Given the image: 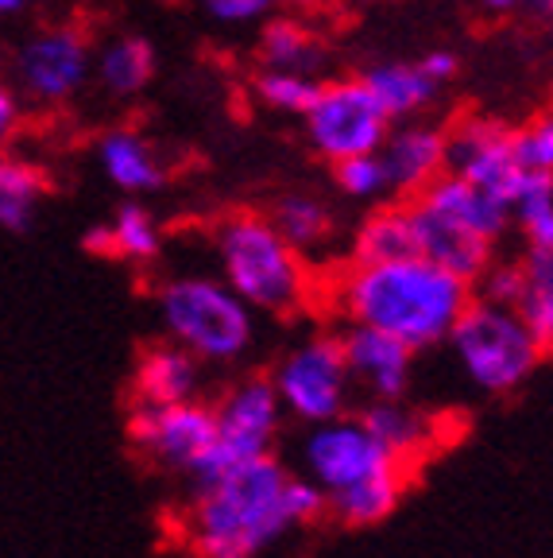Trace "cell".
Returning <instances> with one entry per match:
<instances>
[{
    "label": "cell",
    "instance_id": "obj_1",
    "mask_svg": "<svg viewBox=\"0 0 553 558\" xmlns=\"http://www.w3.org/2000/svg\"><path fill=\"white\" fill-rule=\"evenodd\" d=\"M472 288L438 264L410 256L391 264H348L333 283L341 323L391 333L415 353L445 345Z\"/></svg>",
    "mask_w": 553,
    "mask_h": 558
},
{
    "label": "cell",
    "instance_id": "obj_2",
    "mask_svg": "<svg viewBox=\"0 0 553 558\" xmlns=\"http://www.w3.org/2000/svg\"><path fill=\"white\" fill-rule=\"evenodd\" d=\"M291 465L279 453L244 462L194 488L186 532L194 558H263L298 527L286 500Z\"/></svg>",
    "mask_w": 553,
    "mask_h": 558
},
{
    "label": "cell",
    "instance_id": "obj_3",
    "mask_svg": "<svg viewBox=\"0 0 553 558\" xmlns=\"http://www.w3.org/2000/svg\"><path fill=\"white\" fill-rule=\"evenodd\" d=\"M217 260V279L268 318H291L314 303L310 264L275 233L268 214L233 209L213 226L209 236Z\"/></svg>",
    "mask_w": 553,
    "mask_h": 558
},
{
    "label": "cell",
    "instance_id": "obj_4",
    "mask_svg": "<svg viewBox=\"0 0 553 558\" xmlns=\"http://www.w3.org/2000/svg\"><path fill=\"white\" fill-rule=\"evenodd\" d=\"M159 326L201 365H236L260 341V314L209 271H179L156 291Z\"/></svg>",
    "mask_w": 553,
    "mask_h": 558
},
{
    "label": "cell",
    "instance_id": "obj_5",
    "mask_svg": "<svg viewBox=\"0 0 553 558\" xmlns=\"http://www.w3.org/2000/svg\"><path fill=\"white\" fill-rule=\"evenodd\" d=\"M445 345L453 349L468 384L484 396H515L534 380L545 361V349L530 338V330L507 306L484 303L476 295L453 323Z\"/></svg>",
    "mask_w": 553,
    "mask_h": 558
},
{
    "label": "cell",
    "instance_id": "obj_6",
    "mask_svg": "<svg viewBox=\"0 0 553 558\" xmlns=\"http://www.w3.org/2000/svg\"><path fill=\"white\" fill-rule=\"evenodd\" d=\"M283 418L286 415H283V408H279V396L268 376H260V373L241 376V380L213 403V442L201 453V462L186 473L191 485L206 488V485H213L217 477H225L229 470H236V465L275 453Z\"/></svg>",
    "mask_w": 553,
    "mask_h": 558
},
{
    "label": "cell",
    "instance_id": "obj_7",
    "mask_svg": "<svg viewBox=\"0 0 553 558\" xmlns=\"http://www.w3.org/2000/svg\"><path fill=\"white\" fill-rule=\"evenodd\" d=\"M271 388L279 396L283 415L298 418L306 427L348 415L353 403V380H348L345 357H341L337 333H310L291 345L271 368Z\"/></svg>",
    "mask_w": 553,
    "mask_h": 558
},
{
    "label": "cell",
    "instance_id": "obj_8",
    "mask_svg": "<svg viewBox=\"0 0 553 558\" xmlns=\"http://www.w3.org/2000/svg\"><path fill=\"white\" fill-rule=\"evenodd\" d=\"M303 129L314 156L333 167L341 159L380 151L391 121L360 78H333L321 82L314 105L303 113Z\"/></svg>",
    "mask_w": 553,
    "mask_h": 558
},
{
    "label": "cell",
    "instance_id": "obj_9",
    "mask_svg": "<svg viewBox=\"0 0 553 558\" xmlns=\"http://www.w3.org/2000/svg\"><path fill=\"white\" fill-rule=\"evenodd\" d=\"M298 477L314 481V485L333 497L345 488L360 485L368 477H380L388 470H407L398 465L356 415H337L329 423H314L306 427V435L298 438V453H294Z\"/></svg>",
    "mask_w": 553,
    "mask_h": 558
},
{
    "label": "cell",
    "instance_id": "obj_10",
    "mask_svg": "<svg viewBox=\"0 0 553 558\" xmlns=\"http://www.w3.org/2000/svg\"><path fill=\"white\" fill-rule=\"evenodd\" d=\"M94 78V47L78 27L32 32L12 54L16 97L35 105H70Z\"/></svg>",
    "mask_w": 553,
    "mask_h": 558
},
{
    "label": "cell",
    "instance_id": "obj_11",
    "mask_svg": "<svg viewBox=\"0 0 553 558\" xmlns=\"http://www.w3.org/2000/svg\"><path fill=\"white\" fill-rule=\"evenodd\" d=\"M128 442L163 470L191 473L213 442V403H136L128 415Z\"/></svg>",
    "mask_w": 553,
    "mask_h": 558
},
{
    "label": "cell",
    "instance_id": "obj_12",
    "mask_svg": "<svg viewBox=\"0 0 553 558\" xmlns=\"http://www.w3.org/2000/svg\"><path fill=\"white\" fill-rule=\"evenodd\" d=\"M445 171L472 183L476 191L495 194L507 206L527 183V171H519L511 156V129L492 117H465L445 129Z\"/></svg>",
    "mask_w": 553,
    "mask_h": 558
},
{
    "label": "cell",
    "instance_id": "obj_13",
    "mask_svg": "<svg viewBox=\"0 0 553 558\" xmlns=\"http://www.w3.org/2000/svg\"><path fill=\"white\" fill-rule=\"evenodd\" d=\"M337 341L353 388H360L368 400H407L415 384V349H407L391 333L348 323L337 330Z\"/></svg>",
    "mask_w": 553,
    "mask_h": 558
},
{
    "label": "cell",
    "instance_id": "obj_14",
    "mask_svg": "<svg viewBox=\"0 0 553 558\" xmlns=\"http://www.w3.org/2000/svg\"><path fill=\"white\" fill-rule=\"evenodd\" d=\"M376 156L383 163L391 194H398V198L407 202L418 198L438 174H445V124H426V121L391 124Z\"/></svg>",
    "mask_w": 553,
    "mask_h": 558
},
{
    "label": "cell",
    "instance_id": "obj_15",
    "mask_svg": "<svg viewBox=\"0 0 553 558\" xmlns=\"http://www.w3.org/2000/svg\"><path fill=\"white\" fill-rule=\"evenodd\" d=\"M407 209H410V229H415L418 256L438 264L441 271H450V276H457L460 283L472 288L476 279L488 271V264L495 260V244H488L484 236L460 229L457 221L441 218V214L426 209L422 202H415V198L407 202Z\"/></svg>",
    "mask_w": 553,
    "mask_h": 558
},
{
    "label": "cell",
    "instance_id": "obj_16",
    "mask_svg": "<svg viewBox=\"0 0 553 558\" xmlns=\"http://www.w3.org/2000/svg\"><path fill=\"white\" fill-rule=\"evenodd\" d=\"M415 202H422L426 209H433V214H441V218L457 221V226L468 229V233L484 236L488 244H500L503 236L511 233L507 202L495 198V194H488V191H476L472 183L457 179L453 171L438 174Z\"/></svg>",
    "mask_w": 553,
    "mask_h": 558
},
{
    "label": "cell",
    "instance_id": "obj_17",
    "mask_svg": "<svg viewBox=\"0 0 553 558\" xmlns=\"http://www.w3.org/2000/svg\"><path fill=\"white\" fill-rule=\"evenodd\" d=\"M132 392L136 403H186L198 400L201 392V361L174 341H156L139 353L136 368H132Z\"/></svg>",
    "mask_w": 553,
    "mask_h": 558
},
{
    "label": "cell",
    "instance_id": "obj_18",
    "mask_svg": "<svg viewBox=\"0 0 553 558\" xmlns=\"http://www.w3.org/2000/svg\"><path fill=\"white\" fill-rule=\"evenodd\" d=\"M97 159H101L105 179L121 186L124 194L139 198V194H156L167 186V163L159 148L136 129H109L97 144Z\"/></svg>",
    "mask_w": 553,
    "mask_h": 558
},
{
    "label": "cell",
    "instance_id": "obj_19",
    "mask_svg": "<svg viewBox=\"0 0 553 558\" xmlns=\"http://www.w3.org/2000/svg\"><path fill=\"white\" fill-rule=\"evenodd\" d=\"M360 82L368 86V94L380 101V109L388 113L391 124L418 121V117L441 97V86H433V82L426 78L422 70H418V62H403V59L372 62V66L360 74Z\"/></svg>",
    "mask_w": 553,
    "mask_h": 558
},
{
    "label": "cell",
    "instance_id": "obj_20",
    "mask_svg": "<svg viewBox=\"0 0 553 558\" xmlns=\"http://www.w3.org/2000/svg\"><path fill=\"white\" fill-rule=\"evenodd\" d=\"M268 221L303 260L306 256H318L321 248H329L333 236H337V214H333V206L314 191L279 194V198L271 202Z\"/></svg>",
    "mask_w": 553,
    "mask_h": 558
},
{
    "label": "cell",
    "instance_id": "obj_21",
    "mask_svg": "<svg viewBox=\"0 0 553 558\" xmlns=\"http://www.w3.org/2000/svg\"><path fill=\"white\" fill-rule=\"evenodd\" d=\"M356 418L398 465L418 462L438 442V427L430 423V415H422V411L403 400H372Z\"/></svg>",
    "mask_w": 553,
    "mask_h": 558
},
{
    "label": "cell",
    "instance_id": "obj_22",
    "mask_svg": "<svg viewBox=\"0 0 553 558\" xmlns=\"http://www.w3.org/2000/svg\"><path fill=\"white\" fill-rule=\"evenodd\" d=\"M260 62L263 70H286V74L321 78V70L329 62V47L306 20L279 16L268 20L260 32Z\"/></svg>",
    "mask_w": 553,
    "mask_h": 558
},
{
    "label": "cell",
    "instance_id": "obj_23",
    "mask_svg": "<svg viewBox=\"0 0 553 558\" xmlns=\"http://www.w3.org/2000/svg\"><path fill=\"white\" fill-rule=\"evenodd\" d=\"M156 62V47L147 44L144 35H113L94 54V78L113 101H128L151 86Z\"/></svg>",
    "mask_w": 553,
    "mask_h": 558
},
{
    "label": "cell",
    "instance_id": "obj_24",
    "mask_svg": "<svg viewBox=\"0 0 553 558\" xmlns=\"http://www.w3.org/2000/svg\"><path fill=\"white\" fill-rule=\"evenodd\" d=\"M348 256H353V264H391V260H410V256H418L407 202L372 209V214L356 226L353 253Z\"/></svg>",
    "mask_w": 553,
    "mask_h": 558
},
{
    "label": "cell",
    "instance_id": "obj_25",
    "mask_svg": "<svg viewBox=\"0 0 553 558\" xmlns=\"http://www.w3.org/2000/svg\"><path fill=\"white\" fill-rule=\"evenodd\" d=\"M523 288L511 303V314L530 330V338L550 353L553 345V253L550 248H527L519 256Z\"/></svg>",
    "mask_w": 553,
    "mask_h": 558
},
{
    "label": "cell",
    "instance_id": "obj_26",
    "mask_svg": "<svg viewBox=\"0 0 553 558\" xmlns=\"http://www.w3.org/2000/svg\"><path fill=\"white\" fill-rule=\"evenodd\" d=\"M403 488H407V470H388L380 477H368L345 493L325 497V512H333L341 527H372L395 512Z\"/></svg>",
    "mask_w": 553,
    "mask_h": 558
},
{
    "label": "cell",
    "instance_id": "obj_27",
    "mask_svg": "<svg viewBox=\"0 0 553 558\" xmlns=\"http://www.w3.org/2000/svg\"><path fill=\"white\" fill-rule=\"evenodd\" d=\"M47 194V174L20 156L0 148V229L27 233L35 226L39 202Z\"/></svg>",
    "mask_w": 553,
    "mask_h": 558
},
{
    "label": "cell",
    "instance_id": "obj_28",
    "mask_svg": "<svg viewBox=\"0 0 553 558\" xmlns=\"http://www.w3.org/2000/svg\"><path fill=\"white\" fill-rule=\"evenodd\" d=\"M109 236H113V256H121V260L151 264L163 256V229H159L156 214L136 198L116 206L113 221H109Z\"/></svg>",
    "mask_w": 553,
    "mask_h": 558
},
{
    "label": "cell",
    "instance_id": "obj_29",
    "mask_svg": "<svg viewBox=\"0 0 553 558\" xmlns=\"http://www.w3.org/2000/svg\"><path fill=\"white\" fill-rule=\"evenodd\" d=\"M511 229H519L527 248L553 253V174H527L511 198Z\"/></svg>",
    "mask_w": 553,
    "mask_h": 558
},
{
    "label": "cell",
    "instance_id": "obj_30",
    "mask_svg": "<svg viewBox=\"0 0 553 558\" xmlns=\"http://www.w3.org/2000/svg\"><path fill=\"white\" fill-rule=\"evenodd\" d=\"M321 89V78H306V74H286V70H260L251 82L256 101L268 105L271 113L283 117H303L314 105Z\"/></svg>",
    "mask_w": 553,
    "mask_h": 558
},
{
    "label": "cell",
    "instance_id": "obj_31",
    "mask_svg": "<svg viewBox=\"0 0 553 558\" xmlns=\"http://www.w3.org/2000/svg\"><path fill=\"white\" fill-rule=\"evenodd\" d=\"M333 186L345 194L348 202H383L391 194L388 174H383L380 156H353L333 163Z\"/></svg>",
    "mask_w": 553,
    "mask_h": 558
},
{
    "label": "cell",
    "instance_id": "obj_32",
    "mask_svg": "<svg viewBox=\"0 0 553 558\" xmlns=\"http://www.w3.org/2000/svg\"><path fill=\"white\" fill-rule=\"evenodd\" d=\"M511 156L527 174H550L553 171V121L550 113L530 117L527 124L511 129Z\"/></svg>",
    "mask_w": 553,
    "mask_h": 558
},
{
    "label": "cell",
    "instance_id": "obj_33",
    "mask_svg": "<svg viewBox=\"0 0 553 558\" xmlns=\"http://www.w3.org/2000/svg\"><path fill=\"white\" fill-rule=\"evenodd\" d=\"M519 288H523V271H519V260H492L488 271L472 283V295L484 299V303H495V306H507L519 299Z\"/></svg>",
    "mask_w": 553,
    "mask_h": 558
},
{
    "label": "cell",
    "instance_id": "obj_34",
    "mask_svg": "<svg viewBox=\"0 0 553 558\" xmlns=\"http://www.w3.org/2000/svg\"><path fill=\"white\" fill-rule=\"evenodd\" d=\"M275 4L279 0H201V9H206L217 24H233V27L256 24V20L268 16Z\"/></svg>",
    "mask_w": 553,
    "mask_h": 558
},
{
    "label": "cell",
    "instance_id": "obj_35",
    "mask_svg": "<svg viewBox=\"0 0 553 558\" xmlns=\"http://www.w3.org/2000/svg\"><path fill=\"white\" fill-rule=\"evenodd\" d=\"M418 70H422L426 78L433 82V86H450L453 78H457V70H460V59L453 51H445V47H438V51H426L422 59H415Z\"/></svg>",
    "mask_w": 553,
    "mask_h": 558
},
{
    "label": "cell",
    "instance_id": "obj_36",
    "mask_svg": "<svg viewBox=\"0 0 553 558\" xmlns=\"http://www.w3.org/2000/svg\"><path fill=\"white\" fill-rule=\"evenodd\" d=\"M16 129H20V97L16 89L0 82V148L16 136Z\"/></svg>",
    "mask_w": 553,
    "mask_h": 558
},
{
    "label": "cell",
    "instance_id": "obj_37",
    "mask_svg": "<svg viewBox=\"0 0 553 558\" xmlns=\"http://www.w3.org/2000/svg\"><path fill=\"white\" fill-rule=\"evenodd\" d=\"M82 244H86L89 253L113 256V236H109V226H94V229H86V236H82Z\"/></svg>",
    "mask_w": 553,
    "mask_h": 558
},
{
    "label": "cell",
    "instance_id": "obj_38",
    "mask_svg": "<svg viewBox=\"0 0 553 558\" xmlns=\"http://www.w3.org/2000/svg\"><path fill=\"white\" fill-rule=\"evenodd\" d=\"M476 9L492 12V16H511V12H519V0H472Z\"/></svg>",
    "mask_w": 553,
    "mask_h": 558
},
{
    "label": "cell",
    "instance_id": "obj_39",
    "mask_svg": "<svg viewBox=\"0 0 553 558\" xmlns=\"http://www.w3.org/2000/svg\"><path fill=\"white\" fill-rule=\"evenodd\" d=\"M519 9H527L530 16H534V12H538V20H550L553 0H519Z\"/></svg>",
    "mask_w": 553,
    "mask_h": 558
},
{
    "label": "cell",
    "instance_id": "obj_40",
    "mask_svg": "<svg viewBox=\"0 0 553 558\" xmlns=\"http://www.w3.org/2000/svg\"><path fill=\"white\" fill-rule=\"evenodd\" d=\"M24 4H27V0H0V20L20 16V12H24Z\"/></svg>",
    "mask_w": 553,
    "mask_h": 558
},
{
    "label": "cell",
    "instance_id": "obj_41",
    "mask_svg": "<svg viewBox=\"0 0 553 558\" xmlns=\"http://www.w3.org/2000/svg\"><path fill=\"white\" fill-rule=\"evenodd\" d=\"M294 9H314V4H321V0H291Z\"/></svg>",
    "mask_w": 553,
    "mask_h": 558
}]
</instances>
